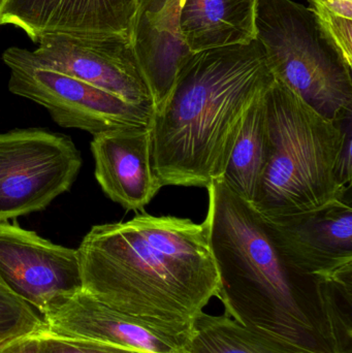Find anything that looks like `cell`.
<instances>
[{
  "instance_id": "1",
  "label": "cell",
  "mask_w": 352,
  "mask_h": 353,
  "mask_svg": "<svg viewBox=\"0 0 352 353\" xmlns=\"http://www.w3.org/2000/svg\"><path fill=\"white\" fill-rule=\"evenodd\" d=\"M205 220L225 314L287 353H351L352 288L289 263L251 203L222 179Z\"/></svg>"
},
{
  "instance_id": "2",
  "label": "cell",
  "mask_w": 352,
  "mask_h": 353,
  "mask_svg": "<svg viewBox=\"0 0 352 353\" xmlns=\"http://www.w3.org/2000/svg\"><path fill=\"white\" fill-rule=\"evenodd\" d=\"M82 292L167 337L191 344L220 279L205 222L142 213L91 228L78 249Z\"/></svg>"
},
{
  "instance_id": "3",
  "label": "cell",
  "mask_w": 352,
  "mask_h": 353,
  "mask_svg": "<svg viewBox=\"0 0 352 353\" xmlns=\"http://www.w3.org/2000/svg\"><path fill=\"white\" fill-rule=\"evenodd\" d=\"M274 81L258 39L192 53L149 126L161 186L207 188L221 178L246 114Z\"/></svg>"
},
{
  "instance_id": "4",
  "label": "cell",
  "mask_w": 352,
  "mask_h": 353,
  "mask_svg": "<svg viewBox=\"0 0 352 353\" xmlns=\"http://www.w3.org/2000/svg\"><path fill=\"white\" fill-rule=\"evenodd\" d=\"M270 159L252 207L265 218L320 209L351 192L339 186L336 163L342 121L316 113L280 81L266 92Z\"/></svg>"
},
{
  "instance_id": "5",
  "label": "cell",
  "mask_w": 352,
  "mask_h": 353,
  "mask_svg": "<svg viewBox=\"0 0 352 353\" xmlns=\"http://www.w3.org/2000/svg\"><path fill=\"white\" fill-rule=\"evenodd\" d=\"M256 32L276 80L326 119L352 115V65L311 8L258 0Z\"/></svg>"
},
{
  "instance_id": "6",
  "label": "cell",
  "mask_w": 352,
  "mask_h": 353,
  "mask_svg": "<svg viewBox=\"0 0 352 353\" xmlns=\"http://www.w3.org/2000/svg\"><path fill=\"white\" fill-rule=\"evenodd\" d=\"M10 68L8 90L43 105L58 125L89 134L149 128L153 109L138 107L84 81L27 60L17 47L2 55Z\"/></svg>"
},
{
  "instance_id": "7",
  "label": "cell",
  "mask_w": 352,
  "mask_h": 353,
  "mask_svg": "<svg viewBox=\"0 0 352 353\" xmlns=\"http://www.w3.org/2000/svg\"><path fill=\"white\" fill-rule=\"evenodd\" d=\"M82 167L72 139L41 128L0 134V221L45 209Z\"/></svg>"
},
{
  "instance_id": "8",
  "label": "cell",
  "mask_w": 352,
  "mask_h": 353,
  "mask_svg": "<svg viewBox=\"0 0 352 353\" xmlns=\"http://www.w3.org/2000/svg\"><path fill=\"white\" fill-rule=\"evenodd\" d=\"M37 43L34 51L19 48L32 63L84 81L132 105L154 109L130 37L53 33Z\"/></svg>"
},
{
  "instance_id": "9",
  "label": "cell",
  "mask_w": 352,
  "mask_h": 353,
  "mask_svg": "<svg viewBox=\"0 0 352 353\" xmlns=\"http://www.w3.org/2000/svg\"><path fill=\"white\" fill-rule=\"evenodd\" d=\"M0 278L41 317L54 305L82 292L76 249L0 221Z\"/></svg>"
},
{
  "instance_id": "10",
  "label": "cell",
  "mask_w": 352,
  "mask_h": 353,
  "mask_svg": "<svg viewBox=\"0 0 352 353\" xmlns=\"http://www.w3.org/2000/svg\"><path fill=\"white\" fill-rule=\"evenodd\" d=\"M262 219L285 259L304 273L320 280L352 273L351 192L313 211Z\"/></svg>"
},
{
  "instance_id": "11",
  "label": "cell",
  "mask_w": 352,
  "mask_h": 353,
  "mask_svg": "<svg viewBox=\"0 0 352 353\" xmlns=\"http://www.w3.org/2000/svg\"><path fill=\"white\" fill-rule=\"evenodd\" d=\"M141 0H6L0 25H14L37 43L53 33L132 39Z\"/></svg>"
},
{
  "instance_id": "12",
  "label": "cell",
  "mask_w": 352,
  "mask_h": 353,
  "mask_svg": "<svg viewBox=\"0 0 352 353\" xmlns=\"http://www.w3.org/2000/svg\"><path fill=\"white\" fill-rule=\"evenodd\" d=\"M45 335L97 342L144 353H190V343L153 331L130 315L81 292L54 305L43 316Z\"/></svg>"
},
{
  "instance_id": "13",
  "label": "cell",
  "mask_w": 352,
  "mask_h": 353,
  "mask_svg": "<svg viewBox=\"0 0 352 353\" xmlns=\"http://www.w3.org/2000/svg\"><path fill=\"white\" fill-rule=\"evenodd\" d=\"M91 151L97 182L105 195L124 209L142 210L163 188L151 165L149 128L95 134Z\"/></svg>"
},
{
  "instance_id": "14",
  "label": "cell",
  "mask_w": 352,
  "mask_h": 353,
  "mask_svg": "<svg viewBox=\"0 0 352 353\" xmlns=\"http://www.w3.org/2000/svg\"><path fill=\"white\" fill-rule=\"evenodd\" d=\"M181 0L163 3L153 12H138L132 41L153 101L163 105L181 64L191 55L179 28Z\"/></svg>"
},
{
  "instance_id": "15",
  "label": "cell",
  "mask_w": 352,
  "mask_h": 353,
  "mask_svg": "<svg viewBox=\"0 0 352 353\" xmlns=\"http://www.w3.org/2000/svg\"><path fill=\"white\" fill-rule=\"evenodd\" d=\"M258 0H182L179 28L192 53L256 39Z\"/></svg>"
},
{
  "instance_id": "16",
  "label": "cell",
  "mask_w": 352,
  "mask_h": 353,
  "mask_svg": "<svg viewBox=\"0 0 352 353\" xmlns=\"http://www.w3.org/2000/svg\"><path fill=\"white\" fill-rule=\"evenodd\" d=\"M266 92L254 101L246 114L227 169L220 178L249 203H253L258 194L270 159Z\"/></svg>"
},
{
  "instance_id": "17",
  "label": "cell",
  "mask_w": 352,
  "mask_h": 353,
  "mask_svg": "<svg viewBox=\"0 0 352 353\" xmlns=\"http://www.w3.org/2000/svg\"><path fill=\"white\" fill-rule=\"evenodd\" d=\"M190 353H287L258 337L229 315L203 313L196 323Z\"/></svg>"
},
{
  "instance_id": "18",
  "label": "cell",
  "mask_w": 352,
  "mask_h": 353,
  "mask_svg": "<svg viewBox=\"0 0 352 353\" xmlns=\"http://www.w3.org/2000/svg\"><path fill=\"white\" fill-rule=\"evenodd\" d=\"M43 317L0 278V345L23 336L45 333Z\"/></svg>"
},
{
  "instance_id": "19",
  "label": "cell",
  "mask_w": 352,
  "mask_h": 353,
  "mask_svg": "<svg viewBox=\"0 0 352 353\" xmlns=\"http://www.w3.org/2000/svg\"><path fill=\"white\" fill-rule=\"evenodd\" d=\"M315 16L352 65V0H308Z\"/></svg>"
},
{
  "instance_id": "20",
  "label": "cell",
  "mask_w": 352,
  "mask_h": 353,
  "mask_svg": "<svg viewBox=\"0 0 352 353\" xmlns=\"http://www.w3.org/2000/svg\"><path fill=\"white\" fill-rule=\"evenodd\" d=\"M39 353H144L97 342L61 339L41 334Z\"/></svg>"
},
{
  "instance_id": "21",
  "label": "cell",
  "mask_w": 352,
  "mask_h": 353,
  "mask_svg": "<svg viewBox=\"0 0 352 353\" xmlns=\"http://www.w3.org/2000/svg\"><path fill=\"white\" fill-rule=\"evenodd\" d=\"M343 139L336 163V179L339 186L351 189L352 179V115L343 119Z\"/></svg>"
},
{
  "instance_id": "22",
  "label": "cell",
  "mask_w": 352,
  "mask_h": 353,
  "mask_svg": "<svg viewBox=\"0 0 352 353\" xmlns=\"http://www.w3.org/2000/svg\"><path fill=\"white\" fill-rule=\"evenodd\" d=\"M41 334H33L10 340L0 345V353H39Z\"/></svg>"
},
{
  "instance_id": "23",
  "label": "cell",
  "mask_w": 352,
  "mask_h": 353,
  "mask_svg": "<svg viewBox=\"0 0 352 353\" xmlns=\"http://www.w3.org/2000/svg\"><path fill=\"white\" fill-rule=\"evenodd\" d=\"M161 1H163V0H141L138 10H141V8H150V6H155V4L159 3V2Z\"/></svg>"
},
{
  "instance_id": "24",
  "label": "cell",
  "mask_w": 352,
  "mask_h": 353,
  "mask_svg": "<svg viewBox=\"0 0 352 353\" xmlns=\"http://www.w3.org/2000/svg\"><path fill=\"white\" fill-rule=\"evenodd\" d=\"M6 0H0V12H1L2 6H4V3H6Z\"/></svg>"
}]
</instances>
